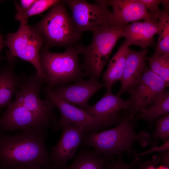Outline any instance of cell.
<instances>
[{
  "instance_id": "obj_2",
  "label": "cell",
  "mask_w": 169,
  "mask_h": 169,
  "mask_svg": "<svg viewBox=\"0 0 169 169\" xmlns=\"http://www.w3.org/2000/svg\"><path fill=\"white\" fill-rule=\"evenodd\" d=\"M135 122L130 120L126 112L125 117L114 128L105 131L85 133L83 144L93 147L96 153L113 158L114 155L123 154L126 152L129 156L136 152L133 144L138 142L142 147L149 145L152 140L147 132H135Z\"/></svg>"
},
{
  "instance_id": "obj_3",
  "label": "cell",
  "mask_w": 169,
  "mask_h": 169,
  "mask_svg": "<svg viewBox=\"0 0 169 169\" xmlns=\"http://www.w3.org/2000/svg\"><path fill=\"white\" fill-rule=\"evenodd\" d=\"M83 45L78 44L62 53H53L44 49L40 53V63L45 75L46 87L53 89L67 85L86 77L79 62Z\"/></svg>"
},
{
  "instance_id": "obj_14",
  "label": "cell",
  "mask_w": 169,
  "mask_h": 169,
  "mask_svg": "<svg viewBox=\"0 0 169 169\" xmlns=\"http://www.w3.org/2000/svg\"><path fill=\"white\" fill-rule=\"evenodd\" d=\"M113 9V26L123 27L130 22L141 20L158 22L140 0H107Z\"/></svg>"
},
{
  "instance_id": "obj_11",
  "label": "cell",
  "mask_w": 169,
  "mask_h": 169,
  "mask_svg": "<svg viewBox=\"0 0 169 169\" xmlns=\"http://www.w3.org/2000/svg\"><path fill=\"white\" fill-rule=\"evenodd\" d=\"M49 123L14 101L0 116V133L28 128L46 131Z\"/></svg>"
},
{
  "instance_id": "obj_31",
  "label": "cell",
  "mask_w": 169,
  "mask_h": 169,
  "mask_svg": "<svg viewBox=\"0 0 169 169\" xmlns=\"http://www.w3.org/2000/svg\"><path fill=\"white\" fill-rule=\"evenodd\" d=\"M159 162L165 167L169 168V150L159 152Z\"/></svg>"
},
{
  "instance_id": "obj_8",
  "label": "cell",
  "mask_w": 169,
  "mask_h": 169,
  "mask_svg": "<svg viewBox=\"0 0 169 169\" xmlns=\"http://www.w3.org/2000/svg\"><path fill=\"white\" fill-rule=\"evenodd\" d=\"M168 86L146 67L139 82L127 92L130 95L129 106L125 112L129 118L133 120L138 113L158 100Z\"/></svg>"
},
{
  "instance_id": "obj_18",
  "label": "cell",
  "mask_w": 169,
  "mask_h": 169,
  "mask_svg": "<svg viewBox=\"0 0 169 169\" xmlns=\"http://www.w3.org/2000/svg\"><path fill=\"white\" fill-rule=\"evenodd\" d=\"M0 71V108L8 107L13 102L12 99L19 86L22 76H18L13 67L14 59Z\"/></svg>"
},
{
  "instance_id": "obj_4",
  "label": "cell",
  "mask_w": 169,
  "mask_h": 169,
  "mask_svg": "<svg viewBox=\"0 0 169 169\" xmlns=\"http://www.w3.org/2000/svg\"><path fill=\"white\" fill-rule=\"evenodd\" d=\"M65 5L64 0H59L33 28L42 36L47 48L56 46L67 48L78 44L81 38L83 33L74 24Z\"/></svg>"
},
{
  "instance_id": "obj_30",
  "label": "cell",
  "mask_w": 169,
  "mask_h": 169,
  "mask_svg": "<svg viewBox=\"0 0 169 169\" xmlns=\"http://www.w3.org/2000/svg\"><path fill=\"white\" fill-rule=\"evenodd\" d=\"M36 0H21L20 5L15 2V4L17 10V13L21 14L27 11L35 2Z\"/></svg>"
},
{
  "instance_id": "obj_7",
  "label": "cell",
  "mask_w": 169,
  "mask_h": 169,
  "mask_svg": "<svg viewBox=\"0 0 169 169\" xmlns=\"http://www.w3.org/2000/svg\"><path fill=\"white\" fill-rule=\"evenodd\" d=\"M44 83L36 74L29 77L22 75L21 82L14 92V101L47 121L54 129L58 122L54 112L55 106L49 100H42L40 97Z\"/></svg>"
},
{
  "instance_id": "obj_16",
  "label": "cell",
  "mask_w": 169,
  "mask_h": 169,
  "mask_svg": "<svg viewBox=\"0 0 169 169\" xmlns=\"http://www.w3.org/2000/svg\"><path fill=\"white\" fill-rule=\"evenodd\" d=\"M129 106V100L122 99L117 94H113L111 89H106L103 97L96 104L89 105L85 110L91 115L119 123L122 120L119 112L122 109L127 110Z\"/></svg>"
},
{
  "instance_id": "obj_26",
  "label": "cell",
  "mask_w": 169,
  "mask_h": 169,
  "mask_svg": "<svg viewBox=\"0 0 169 169\" xmlns=\"http://www.w3.org/2000/svg\"><path fill=\"white\" fill-rule=\"evenodd\" d=\"M116 160L108 162L104 169H135L132 163L128 164L124 160L122 154L116 156Z\"/></svg>"
},
{
  "instance_id": "obj_13",
  "label": "cell",
  "mask_w": 169,
  "mask_h": 169,
  "mask_svg": "<svg viewBox=\"0 0 169 169\" xmlns=\"http://www.w3.org/2000/svg\"><path fill=\"white\" fill-rule=\"evenodd\" d=\"M104 86L99 80L82 79L71 84L51 89L54 94L62 100L85 110L91 97Z\"/></svg>"
},
{
  "instance_id": "obj_12",
  "label": "cell",
  "mask_w": 169,
  "mask_h": 169,
  "mask_svg": "<svg viewBox=\"0 0 169 169\" xmlns=\"http://www.w3.org/2000/svg\"><path fill=\"white\" fill-rule=\"evenodd\" d=\"M60 128L62 130L61 136L51 149L49 157L53 166L63 169L67 161L75 156L85 132L82 128L69 124H64Z\"/></svg>"
},
{
  "instance_id": "obj_5",
  "label": "cell",
  "mask_w": 169,
  "mask_h": 169,
  "mask_svg": "<svg viewBox=\"0 0 169 169\" xmlns=\"http://www.w3.org/2000/svg\"><path fill=\"white\" fill-rule=\"evenodd\" d=\"M125 27L104 26L91 31L93 38L91 43L87 46H83L80 52L83 58L81 67L86 77L99 80L113 49L119 39L123 37Z\"/></svg>"
},
{
  "instance_id": "obj_24",
  "label": "cell",
  "mask_w": 169,
  "mask_h": 169,
  "mask_svg": "<svg viewBox=\"0 0 169 169\" xmlns=\"http://www.w3.org/2000/svg\"><path fill=\"white\" fill-rule=\"evenodd\" d=\"M58 0H36L30 8L26 12L21 14L17 13L15 19L22 23L26 24L29 17L39 14L57 3Z\"/></svg>"
},
{
  "instance_id": "obj_6",
  "label": "cell",
  "mask_w": 169,
  "mask_h": 169,
  "mask_svg": "<svg viewBox=\"0 0 169 169\" xmlns=\"http://www.w3.org/2000/svg\"><path fill=\"white\" fill-rule=\"evenodd\" d=\"M43 43V38L38 32L33 28L22 23L18 30L8 35L4 42L9 49L8 60L18 57L30 62L36 69L37 76L45 83L46 76L40 59V51Z\"/></svg>"
},
{
  "instance_id": "obj_22",
  "label": "cell",
  "mask_w": 169,
  "mask_h": 169,
  "mask_svg": "<svg viewBox=\"0 0 169 169\" xmlns=\"http://www.w3.org/2000/svg\"><path fill=\"white\" fill-rule=\"evenodd\" d=\"M169 112V91L166 90L161 97L147 108L138 113L134 117V122L139 120L147 121L151 128L154 120Z\"/></svg>"
},
{
  "instance_id": "obj_20",
  "label": "cell",
  "mask_w": 169,
  "mask_h": 169,
  "mask_svg": "<svg viewBox=\"0 0 169 169\" xmlns=\"http://www.w3.org/2000/svg\"><path fill=\"white\" fill-rule=\"evenodd\" d=\"M112 159L95 151L83 150L69 166L63 169H104L105 164Z\"/></svg>"
},
{
  "instance_id": "obj_29",
  "label": "cell",
  "mask_w": 169,
  "mask_h": 169,
  "mask_svg": "<svg viewBox=\"0 0 169 169\" xmlns=\"http://www.w3.org/2000/svg\"><path fill=\"white\" fill-rule=\"evenodd\" d=\"M0 169H60L55 166L50 167H44L39 164L30 163L22 164L14 167L0 166Z\"/></svg>"
},
{
  "instance_id": "obj_27",
  "label": "cell",
  "mask_w": 169,
  "mask_h": 169,
  "mask_svg": "<svg viewBox=\"0 0 169 169\" xmlns=\"http://www.w3.org/2000/svg\"><path fill=\"white\" fill-rule=\"evenodd\" d=\"M146 7L151 15L157 20V17L160 12L158 6L162 3L163 0H140Z\"/></svg>"
},
{
  "instance_id": "obj_23",
  "label": "cell",
  "mask_w": 169,
  "mask_h": 169,
  "mask_svg": "<svg viewBox=\"0 0 169 169\" xmlns=\"http://www.w3.org/2000/svg\"><path fill=\"white\" fill-rule=\"evenodd\" d=\"M150 69L169 84V53L147 57Z\"/></svg>"
},
{
  "instance_id": "obj_34",
  "label": "cell",
  "mask_w": 169,
  "mask_h": 169,
  "mask_svg": "<svg viewBox=\"0 0 169 169\" xmlns=\"http://www.w3.org/2000/svg\"><path fill=\"white\" fill-rule=\"evenodd\" d=\"M4 43V42L2 43L1 44H0V59L1 58V57L0 56V53L2 49L3 48V47H4L3 44Z\"/></svg>"
},
{
  "instance_id": "obj_28",
  "label": "cell",
  "mask_w": 169,
  "mask_h": 169,
  "mask_svg": "<svg viewBox=\"0 0 169 169\" xmlns=\"http://www.w3.org/2000/svg\"><path fill=\"white\" fill-rule=\"evenodd\" d=\"M151 148L149 150L140 153H136L131 155L130 157L142 156L152 153L154 152H161L169 150V141L164 143L161 146H157V143L153 142L151 144Z\"/></svg>"
},
{
  "instance_id": "obj_10",
  "label": "cell",
  "mask_w": 169,
  "mask_h": 169,
  "mask_svg": "<svg viewBox=\"0 0 169 169\" xmlns=\"http://www.w3.org/2000/svg\"><path fill=\"white\" fill-rule=\"evenodd\" d=\"M43 92L46 99L50 100L60 113V120L55 130L60 128L65 124H69L81 127L85 133L97 132L98 130L115 124L109 120L93 116L85 110L62 100L53 93L51 89L45 87Z\"/></svg>"
},
{
  "instance_id": "obj_9",
  "label": "cell",
  "mask_w": 169,
  "mask_h": 169,
  "mask_svg": "<svg viewBox=\"0 0 169 169\" xmlns=\"http://www.w3.org/2000/svg\"><path fill=\"white\" fill-rule=\"evenodd\" d=\"M64 2L71 10L74 23L82 33L99 27L112 25V15L107 0H96L93 3L83 0Z\"/></svg>"
},
{
  "instance_id": "obj_21",
  "label": "cell",
  "mask_w": 169,
  "mask_h": 169,
  "mask_svg": "<svg viewBox=\"0 0 169 169\" xmlns=\"http://www.w3.org/2000/svg\"><path fill=\"white\" fill-rule=\"evenodd\" d=\"M169 2L163 0V8L157 17L159 26L158 42L153 56H159L169 53Z\"/></svg>"
},
{
  "instance_id": "obj_1",
  "label": "cell",
  "mask_w": 169,
  "mask_h": 169,
  "mask_svg": "<svg viewBox=\"0 0 169 169\" xmlns=\"http://www.w3.org/2000/svg\"><path fill=\"white\" fill-rule=\"evenodd\" d=\"M46 132L28 128L13 135L0 133V166L36 163L53 166L45 145Z\"/></svg>"
},
{
  "instance_id": "obj_19",
  "label": "cell",
  "mask_w": 169,
  "mask_h": 169,
  "mask_svg": "<svg viewBox=\"0 0 169 169\" xmlns=\"http://www.w3.org/2000/svg\"><path fill=\"white\" fill-rule=\"evenodd\" d=\"M130 45L125 41L109 61L103 76V81L106 89H111L117 81H120L124 70Z\"/></svg>"
},
{
  "instance_id": "obj_33",
  "label": "cell",
  "mask_w": 169,
  "mask_h": 169,
  "mask_svg": "<svg viewBox=\"0 0 169 169\" xmlns=\"http://www.w3.org/2000/svg\"><path fill=\"white\" fill-rule=\"evenodd\" d=\"M3 42H4L3 40V38L0 32V44Z\"/></svg>"
},
{
  "instance_id": "obj_25",
  "label": "cell",
  "mask_w": 169,
  "mask_h": 169,
  "mask_svg": "<svg viewBox=\"0 0 169 169\" xmlns=\"http://www.w3.org/2000/svg\"><path fill=\"white\" fill-rule=\"evenodd\" d=\"M155 123L156 128L151 135L152 139H159L165 143L169 141V113L156 119Z\"/></svg>"
},
{
  "instance_id": "obj_17",
  "label": "cell",
  "mask_w": 169,
  "mask_h": 169,
  "mask_svg": "<svg viewBox=\"0 0 169 169\" xmlns=\"http://www.w3.org/2000/svg\"><path fill=\"white\" fill-rule=\"evenodd\" d=\"M159 30L158 21H136L125 26L123 35L130 46L145 49L152 44L154 36L158 34Z\"/></svg>"
},
{
  "instance_id": "obj_15",
  "label": "cell",
  "mask_w": 169,
  "mask_h": 169,
  "mask_svg": "<svg viewBox=\"0 0 169 169\" xmlns=\"http://www.w3.org/2000/svg\"><path fill=\"white\" fill-rule=\"evenodd\" d=\"M148 50L143 49L136 51L129 47L124 70L120 80L121 86L116 94L120 96L133 88L139 81L146 67V61Z\"/></svg>"
},
{
  "instance_id": "obj_32",
  "label": "cell",
  "mask_w": 169,
  "mask_h": 169,
  "mask_svg": "<svg viewBox=\"0 0 169 169\" xmlns=\"http://www.w3.org/2000/svg\"><path fill=\"white\" fill-rule=\"evenodd\" d=\"M133 163L141 169H155L154 166L156 165L155 164L156 163V162L154 164V162L151 161H146L142 162H141L139 161L138 162L137 158L135 159Z\"/></svg>"
}]
</instances>
